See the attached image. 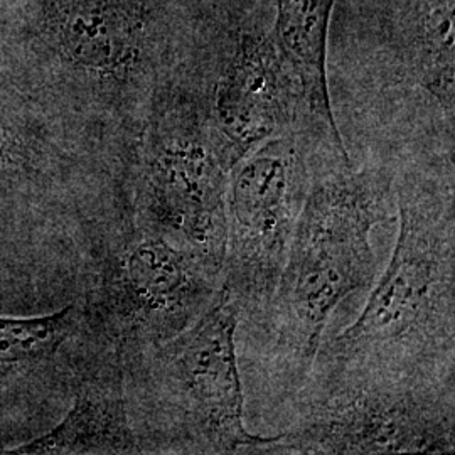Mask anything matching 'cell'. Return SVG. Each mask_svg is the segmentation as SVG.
<instances>
[{"mask_svg":"<svg viewBox=\"0 0 455 455\" xmlns=\"http://www.w3.org/2000/svg\"><path fill=\"white\" fill-rule=\"evenodd\" d=\"M396 220L395 165L310 154V186L260 324L248 331L255 405L285 413L309 379L332 314L371 289L376 227Z\"/></svg>","mask_w":455,"mask_h":455,"instance_id":"obj_1","label":"cell"},{"mask_svg":"<svg viewBox=\"0 0 455 455\" xmlns=\"http://www.w3.org/2000/svg\"><path fill=\"white\" fill-rule=\"evenodd\" d=\"M398 238L358 319L323 342L307 381L455 383L452 156L395 165Z\"/></svg>","mask_w":455,"mask_h":455,"instance_id":"obj_2","label":"cell"},{"mask_svg":"<svg viewBox=\"0 0 455 455\" xmlns=\"http://www.w3.org/2000/svg\"><path fill=\"white\" fill-rule=\"evenodd\" d=\"M289 425L263 454H451L455 383L338 378L309 381L285 410Z\"/></svg>","mask_w":455,"mask_h":455,"instance_id":"obj_3","label":"cell"},{"mask_svg":"<svg viewBox=\"0 0 455 455\" xmlns=\"http://www.w3.org/2000/svg\"><path fill=\"white\" fill-rule=\"evenodd\" d=\"M240 307L225 287L180 334L148 346L161 413L156 447L172 454H263L276 439L244 425Z\"/></svg>","mask_w":455,"mask_h":455,"instance_id":"obj_4","label":"cell"},{"mask_svg":"<svg viewBox=\"0 0 455 455\" xmlns=\"http://www.w3.org/2000/svg\"><path fill=\"white\" fill-rule=\"evenodd\" d=\"M312 144L280 132L240 159L227 195L223 287L240 307V331L260 324L292 242L310 186Z\"/></svg>","mask_w":455,"mask_h":455,"instance_id":"obj_5","label":"cell"},{"mask_svg":"<svg viewBox=\"0 0 455 455\" xmlns=\"http://www.w3.org/2000/svg\"><path fill=\"white\" fill-rule=\"evenodd\" d=\"M235 164L212 127L204 100L178 98L147 148L142 212L147 227L225 272L227 195Z\"/></svg>","mask_w":455,"mask_h":455,"instance_id":"obj_6","label":"cell"},{"mask_svg":"<svg viewBox=\"0 0 455 455\" xmlns=\"http://www.w3.org/2000/svg\"><path fill=\"white\" fill-rule=\"evenodd\" d=\"M221 287L223 268L147 227L118 257L103 310L122 338L154 346L199 319Z\"/></svg>","mask_w":455,"mask_h":455,"instance_id":"obj_7","label":"cell"},{"mask_svg":"<svg viewBox=\"0 0 455 455\" xmlns=\"http://www.w3.org/2000/svg\"><path fill=\"white\" fill-rule=\"evenodd\" d=\"M206 110L235 165L276 133L300 131L292 78L275 46L253 36H244L238 44L212 86Z\"/></svg>","mask_w":455,"mask_h":455,"instance_id":"obj_8","label":"cell"},{"mask_svg":"<svg viewBox=\"0 0 455 455\" xmlns=\"http://www.w3.org/2000/svg\"><path fill=\"white\" fill-rule=\"evenodd\" d=\"M336 0H278L274 44L292 78L300 132L315 148L349 159L327 84V34Z\"/></svg>","mask_w":455,"mask_h":455,"instance_id":"obj_9","label":"cell"},{"mask_svg":"<svg viewBox=\"0 0 455 455\" xmlns=\"http://www.w3.org/2000/svg\"><path fill=\"white\" fill-rule=\"evenodd\" d=\"M44 447L83 454L140 452V443L127 419L118 374L108 371L95 376L66 422L44 440Z\"/></svg>","mask_w":455,"mask_h":455,"instance_id":"obj_10","label":"cell"},{"mask_svg":"<svg viewBox=\"0 0 455 455\" xmlns=\"http://www.w3.org/2000/svg\"><path fill=\"white\" fill-rule=\"evenodd\" d=\"M417 82L454 127V0H442L423 22Z\"/></svg>","mask_w":455,"mask_h":455,"instance_id":"obj_11","label":"cell"},{"mask_svg":"<svg viewBox=\"0 0 455 455\" xmlns=\"http://www.w3.org/2000/svg\"><path fill=\"white\" fill-rule=\"evenodd\" d=\"M76 306L37 319H0V373L26 368L56 355L82 323Z\"/></svg>","mask_w":455,"mask_h":455,"instance_id":"obj_12","label":"cell"},{"mask_svg":"<svg viewBox=\"0 0 455 455\" xmlns=\"http://www.w3.org/2000/svg\"><path fill=\"white\" fill-rule=\"evenodd\" d=\"M71 24L73 52L83 65L110 69L124 65L131 51V29L107 0H84Z\"/></svg>","mask_w":455,"mask_h":455,"instance_id":"obj_13","label":"cell"}]
</instances>
